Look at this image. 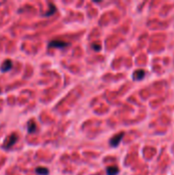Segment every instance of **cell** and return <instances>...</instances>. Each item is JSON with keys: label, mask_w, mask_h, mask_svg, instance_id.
Here are the masks:
<instances>
[{"label": "cell", "mask_w": 174, "mask_h": 175, "mask_svg": "<svg viewBox=\"0 0 174 175\" xmlns=\"http://www.w3.org/2000/svg\"><path fill=\"white\" fill-rule=\"evenodd\" d=\"M92 47H93V49L95 51H98V50H100V43H93V44H92Z\"/></svg>", "instance_id": "30bf717a"}, {"label": "cell", "mask_w": 174, "mask_h": 175, "mask_svg": "<svg viewBox=\"0 0 174 175\" xmlns=\"http://www.w3.org/2000/svg\"><path fill=\"white\" fill-rule=\"evenodd\" d=\"M123 136H124L123 132H121V133H119V134H116L115 136H113V137H112V139L110 140V144H111L112 146H117L118 144L121 142Z\"/></svg>", "instance_id": "7a4b0ae2"}, {"label": "cell", "mask_w": 174, "mask_h": 175, "mask_svg": "<svg viewBox=\"0 0 174 175\" xmlns=\"http://www.w3.org/2000/svg\"><path fill=\"white\" fill-rule=\"evenodd\" d=\"M36 128H37V126H36V124L34 122H29V123H28V132H29V133L35 132Z\"/></svg>", "instance_id": "ba28073f"}, {"label": "cell", "mask_w": 174, "mask_h": 175, "mask_svg": "<svg viewBox=\"0 0 174 175\" xmlns=\"http://www.w3.org/2000/svg\"><path fill=\"white\" fill-rule=\"evenodd\" d=\"M49 6H50V8H49V10L47 12H45L44 14V16H51V14H53L55 12V6L53 5V4H49Z\"/></svg>", "instance_id": "9c48e42d"}, {"label": "cell", "mask_w": 174, "mask_h": 175, "mask_svg": "<svg viewBox=\"0 0 174 175\" xmlns=\"http://www.w3.org/2000/svg\"><path fill=\"white\" fill-rule=\"evenodd\" d=\"M16 141H18V135H16V133H12V134H10L9 136L6 137V139H5V141H4L2 148L8 150V148H11V146H14Z\"/></svg>", "instance_id": "6da1fadb"}, {"label": "cell", "mask_w": 174, "mask_h": 175, "mask_svg": "<svg viewBox=\"0 0 174 175\" xmlns=\"http://www.w3.org/2000/svg\"><path fill=\"white\" fill-rule=\"evenodd\" d=\"M36 173L39 174V175H47L48 174V169L45 167H38L36 168Z\"/></svg>", "instance_id": "52a82bcc"}, {"label": "cell", "mask_w": 174, "mask_h": 175, "mask_svg": "<svg viewBox=\"0 0 174 175\" xmlns=\"http://www.w3.org/2000/svg\"><path fill=\"white\" fill-rule=\"evenodd\" d=\"M145 76V72L143 70H137L133 73V80H141Z\"/></svg>", "instance_id": "277c9868"}, {"label": "cell", "mask_w": 174, "mask_h": 175, "mask_svg": "<svg viewBox=\"0 0 174 175\" xmlns=\"http://www.w3.org/2000/svg\"><path fill=\"white\" fill-rule=\"evenodd\" d=\"M69 43L64 42L61 40H52L49 42V47H59V48H64V47L68 46Z\"/></svg>", "instance_id": "3957f363"}, {"label": "cell", "mask_w": 174, "mask_h": 175, "mask_svg": "<svg viewBox=\"0 0 174 175\" xmlns=\"http://www.w3.org/2000/svg\"><path fill=\"white\" fill-rule=\"evenodd\" d=\"M11 68H12L11 62H10L9 60H6L5 62H3V64H2L1 71H2V72H7V71H9Z\"/></svg>", "instance_id": "5b68a950"}, {"label": "cell", "mask_w": 174, "mask_h": 175, "mask_svg": "<svg viewBox=\"0 0 174 175\" xmlns=\"http://www.w3.org/2000/svg\"><path fill=\"white\" fill-rule=\"evenodd\" d=\"M119 172V168L117 166H110L107 168V174L108 175H117Z\"/></svg>", "instance_id": "8992f818"}]
</instances>
